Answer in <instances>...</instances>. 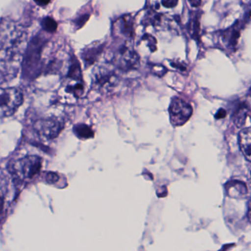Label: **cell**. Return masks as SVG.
<instances>
[{"instance_id":"cell-14","label":"cell","mask_w":251,"mask_h":251,"mask_svg":"<svg viewBox=\"0 0 251 251\" xmlns=\"http://www.w3.org/2000/svg\"><path fill=\"white\" fill-rule=\"evenodd\" d=\"M66 86V92L76 98L83 96L85 92L84 83L83 80H71Z\"/></svg>"},{"instance_id":"cell-6","label":"cell","mask_w":251,"mask_h":251,"mask_svg":"<svg viewBox=\"0 0 251 251\" xmlns=\"http://www.w3.org/2000/svg\"><path fill=\"white\" fill-rule=\"evenodd\" d=\"M42 167V158L38 155H27L18 160L13 166V170L19 177L32 179L40 173Z\"/></svg>"},{"instance_id":"cell-24","label":"cell","mask_w":251,"mask_h":251,"mask_svg":"<svg viewBox=\"0 0 251 251\" xmlns=\"http://www.w3.org/2000/svg\"><path fill=\"white\" fill-rule=\"evenodd\" d=\"M189 3L191 4V5H192V6L194 7H198L200 6V5H201V3H202V2L201 1H195V0H193V1H189Z\"/></svg>"},{"instance_id":"cell-2","label":"cell","mask_w":251,"mask_h":251,"mask_svg":"<svg viewBox=\"0 0 251 251\" xmlns=\"http://www.w3.org/2000/svg\"><path fill=\"white\" fill-rule=\"evenodd\" d=\"M118 76L110 67L100 65L94 69L92 73V86L103 94L112 92L119 85Z\"/></svg>"},{"instance_id":"cell-13","label":"cell","mask_w":251,"mask_h":251,"mask_svg":"<svg viewBox=\"0 0 251 251\" xmlns=\"http://www.w3.org/2000/svg\"><path fill=\"white\" fill-rule=\"evenodd\" d=\"M192 16L189 19L188 24V31L193 39L199 40L200 37V17L201 16V11H194Z\"/></svg>"},{"instance_id":"cell-8","label":"cell","mask_w":251,"mask_h":251,"mask_svg":"<svg viewBox=\"0 0 251 251\" xmlns=\"http://www.w3.org/2000/svg\"><path fill=\"white\" fill-rule=\"evenodd\" d=\"M113 36L120 39L124 44H129L134 39L133 18L129 14H126L116 20L113 24Z\"/></svg>"},{"instance_id":"cell-22","label":"cell","mask_w":251,"mask_h":251,"mask_svg":"<svg viewBox=\"0 0 251 251\" xmlns=\"http://www.w3.org/2000/svg\"><path fill=\"white\" fill-rule=\"evenodd\" d=\"M226 116H227L226 110H225L224 108H220L217 111V114H215V119L221 120V119H224Z\"/></svg>"},{"instance_id":"cell-9","label":"cell","mask_w":251,"mask_h":251,"mask_svg":"<svg viewBox=\"0 0 251 251\" xmlns=\"http://www.w3.org/2000/svg\"><path fill=\"white\" fill-rule=\"evenodd\" d=\"M245 23L238 21L233 26L223 30L219 35V40L222 46L230 52H234L237 48L239 38Z\"/></svg>"},{"instance_id":"cell-10","label":"cell","mask_w":251,"mask_h":251,"mask_svg":"<svg viewBox=\"0 0 251 251\" xmlns=\"http://www.w3.org/2000/svg\"><path fill=\"white\" fill-rule=\"evenodd\" d=\"M250 103L245 101H239L235 105L231 114L232 120L237 127H242L245 125L247 118L250 116Z\"/></svg>"},{"instance_id":"cell-26","label":"cell","mask_w":251,"mask_h":251,"mask_svg":"<svg viewBox=\"0 0 251 251\" xmlns=\"http://www.w3.org/2000/svg\"><path fill=\"white\" fill-rule=\"evenodd\" d=\"M36 3L39 4V5H43V4H48V2H37Z\"/></svg>"},{"instance_id":"cell-23","label":"cell","mask_w":251,"mask_h":251,"mask_svg":"<svg viewBox=\"0 0 251 251\" xmlns=\"http://www.w3.org/2000/svg\"><path fill=\"white\" fill-rule=\"evenodd\" d=\"M172 67H174V68L177 69V70H180V71H186V67L185 65H182L181 64H178V63L173 62L171 63Z\"/></svg>"},{"instance_id":"cell-25","label":"cell","mask_w":251,"mask_h":251,"mask_svg":"<svg viewBox=\"0 0 251 251\" xmlns=\"http://www.w3.org/2000/svg\"><path fill=\"white\" fill-rule=\"evenodd\" d=\"M3 200H2V197L0 195V210L2 209V207H3Z\"/></svg>"},{"instance_id":"cell-21","label":"cell","mask_w":251,"mask_h":251,"mask_svg":"<svg viewBox=\"0 0 251 251\" xmlns=\"http://www.w3.org/2000/svg\"><path fill=\"white\" fill-rule=\"evenodd\" d=\"M178 2L177 1H174V0H167V1H162L161 4L164 5V7L167 8H175L177 5Z\"/></svg>"},{"instance_id":"cell-5","label":"cell","mask_w":251,"mask_h":251,"mask_svg":"<svg viewBox=\"0 0 251 251\" xmlns=\"http://www.w3.org/2000/svg\"><path fill=\"white\" fill-rule=\"evenodd\" d=\"M192 105L180 97H174L169 107L170 123L174 127H180L186 124L192 117Z\"/></svg>"},{"instance_id":"cell-17","label":"cell","mask_w":251,"mask_h":251,"mask_svg":"<svg viewBox=\"0 0 251 251\" xmlns=\"http://www.w3.org/2000/svg\"><path fill=\"white\" fill-rule=\"evenodd\" d=\"M42 28L48 33H53L58 27L56 22L51 17H45L42 22Z\"/></svg>"},{"instance_id":"cell-18","label":"cell","mask_w":251,"mask_h":251,"mask_svg":"<svg viewBox=\"0 0 251 251\" xmlns=\"http://www.w3.org/2000/svg\"><path fill=\"white\" fill-rule=\"evenodd\" d=\"M143 42H147V46L150 48L151 52H155L157 50L156 39L150 34H145L142 38Z\"/></svg>"},{"instance_id":"cell-7","label":"cell","mask_w":251,"mask_h":251,"mask_svg":"<svg viewBox=\"0 0 251 251\" xmlns=\"http://www.w3.org/2000/svg\"><path fill=\"white\" fill-rule=\"evenodd\" d=\"M64 128V123L57 117H47L37 120L34 130L42 139L52 140L59 136Z\"/></svg>"},{"instance_id":"cell-12","label":"cell","mask_w":251,"mask_h":251,"mask_svg":"<svg viewBox=\"0 0 251 251\" xmlns=\"http://www.w3.org/2000/svg\"><path fill=\"white\" fill-rule=\"evenodd\" d=\"M102 50H103L102 45H93L86 48L82 55L86 65L90 66L93 64L102 53Z\"/></svg>"},{"instance_id":"cell-20","label":"cell","mask_w":251,"mask_h":251,"mask_svg":"<svg viewBox=\"0 0 251 251\" xmlns=\"http://www.w3.org/2000/svg\"><path fill=\"white\" fill-rule=\"evenodd\" d=\"M45 179L47 183H50V184H54L59 180V176L56 173L49 172L45 175Z\"/></svg>"},{"instance_id":"cell-19","label":"cell","mask_w":251,"mask_h":251,"mask_svg":"<svg viewBox=\"0 0 251 251\" xmlns=\"http://www.w3.org/2000/svg\"><path fill=\"white\" fill-rule=\"evenodd\" d=\"M151 71L158 77H162L167 73L166 67L161 64H151Z\"/></svg>"},{"instance_id":"cell-3","label":"cell","mask_w":251,"mask_h":251,"mask_svg":"<svg viewBox=\"0 0 251 251\" xmlns=\"http://www.w3.org/2000/svg\"><path fill=\"white\" fill-rule=\"evenodd\" d=\"M23 94L17 88H0V118L11 117L23 102Z\"/></svg>"},{"instance_id":"cell-4","label":"cell","mask_w":251,"mask_h":251,"mask_svg":"<svg viewBox=\"0 0 251 251\" xmlns=\"http://www.w3.org/2000/svg\"><path fill=\"white\" fill-rule=\"evenodd\" d=\"M112 62L121 71H131L140 65V57L129 44H123L114 53Z\"/></svg>"},{"instance_id":"cell-11","label":"cell","mask_w":251,"mask_h":251,"mask_svg":"<svg viewBox=\"0 0 251 251\" xmlns=\"http://www.w3.org/2000/svg\"><path fill=\"white\" fill-rule=\"evenodd\" d=\"M239 145L244 156L248 161L251 158V130L247 127L241 130L239 133Z\"/></svg>"},{"instance_id":"cell-1","label":"cell","mask_w":251,"mask_h":251,"mask_svg":"<svg viewBox=\"0 0 251 251\" xmlns=\"http://www.w3.org/2000/svg\"><path fill=\"white\" fill-rule=\"evenodd\" d=\"M27 48V34L18 25H0V72L14 75L20 69Z\"/></svg>"},{"instance_id":"cell-15","label":"cell","mask_w":251,"mask_h":251,"mask_svg":"<svg viewBox=\"0 0 251 251\" xmlns=\"http://www.w3.org/2000/svg\"><path fill=\"white\" fill-rule=\"evenodd\" d=\"M75 134L80 139H88L95 136L92 127L86 124H77L73 128Z\"/></svg>"},{"instance_id":"cell-16","label":"cell","mask_w":251,"mask_h":251,"mask_svg":"<svg viewBox=\"0 0 251 251\" xmlns=\"http://www.w3.org/2000/svg\"><path fill=\"white\" fill-rule=\"evenodd\" d=\"M164 15L155 12V11H149L145 17L143 22L144 25H151L155 27H159L162 25L163 20H164Z\"/></svg>"}]
</instances>
